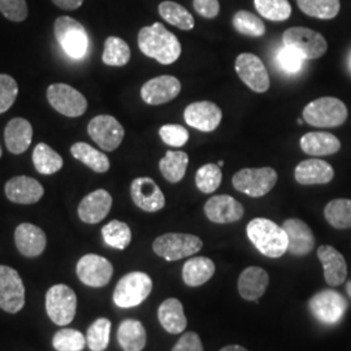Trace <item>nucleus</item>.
<instances>
[{"mask_svg": "<svg viewBox=\"0 0 351 351\" xmlns=\"http://www.w3.org/2000/svg\"><path fill=\"white\" fill-rule=\"evenodd\" d=\"M139 50L163 65L175 63L181 55V43L160 23L145 26L138 33Z\"/></svg>", "mask_w": 351, "mask_h": 351, "instance_id": "1", "label": "nucleus"}, {"mask_svg": "<svg viewBox=\"0 0 351 351\" xmlns=\"http://www.w3.org/2000/svg\"><path fill=\"white\" fill-rule=\"evenodd\" d=\"M247 237L256 250L268 258H281L288 251V237L282 226L272 220L256 217L247 226Z\"/></svg>", "mask_w": 351, "mask_h": 351, "instance_id": "2", "label": "nucleus"}, {"mask_svg": "<svg viewBox=\"0 0 351 351\" xmlns=\"http://www.w3.org/2000/svg\"><path fill=\"white\" fill-rule=\"evenodd\" d=\"M348 119L345 103L337 98L324 97L308 103L303 108V120L316 128H336Z\"/></svg>", "mask_w": 351, "mask_h": 351, "instance_id": "3", "label": "nucleus"}, {"mask_svg": "<svg viewBox=\"0 0 351 351\" xmlns=\"http://www.w3.org/2000/svg\"><path fill=\"white\" fill-rule=\"evenodd\" d=\"M53 33L64 52L72 59H82L88 49L86 29L69 16H62L55 21Z\"/></svg>", "mask_w": 351, "mask_h": 351, "instance_id": "4", "label": "nucleus"}, {"mask_svg": "<svg viewBox=\"0 0 351 351\" xmlns=\"http://www.w3.org/2000/svg\"><path fill=\"white\" fill-rule=\"evenodd\" d=\"M203 247L199 237L186 233H167L154 241L152 250L168 262L181 261L195 255Z\"/></svg>", "mask_w": 351, "mask_h": 351, "instance_id": "5", "label": "nucleus"}, {"mask_svg": "<svg viewBox=\"0 0 351 351\" xmlns=\"http://www.w3.org/2000/svg\"><path fill=\"white\" fill-rule=\"evenodd\" d=\"M152 280L147 274L130 272L123 277L113 291V302L117 307H136L150 295Z\"/></svg>", "mask_w": 351, "mask_h": 351, "instance_id": "6", "label": "nucleus"}, {"mask_svg": "<svg viewBox=\"0 0 351 351\" xmlns=\"http://www.w3.org/2000/svg\"><path fill=\"white\" fill-rule=\"evenodd\" d=\"M282 42L285 47L297 51L303 59L308 60L320 59L323 55H326L328 50L326 38L315 30L302 26H295L285 30Z\"/></svg>", "mask_w": 351, "mask_h": 351, "instance_id": "7", "label": "nucleus"}, {"mask_svg": "<svg viewBox=\"0 0 351 351\" xmlns=\"http://www.w3.org/2000/svg\"><path fill=\"white\" fill-rule=\"evenodd\" d=\"M234 189L252 198H259L275 188L277 173L274 168H243L233 176Z\"/></svg>", "mask_w": 351, "mask_h": 351, "instance_id": "8", "label": "nucleus"}, {"mask_svg": "<svg viewBox=\"0 0 351 351\" xmlns=\"http://www.w3.org/2000/svg\"><path fill=\"white\" fill-rule=\"evenodd\" d=\"M77 310L75 293L64 284L53 285L46 294V311L56 326H68Z\"/></svg>", "mask_w": 351, "mask_h": 351, "instance_id": "9", "label": "nucleus"}, {"mask_svg": "<svg viewBox=\"0 0 351 351\" xmlns=\"http://www.w3.org/2000/svg\"><path fill=\"white\" fill-rule=\"evenodd\" d=\"M311 314L323 324H337L346 314L348 302L336 290L319 291L308 302Z\"/></svg>", "mask_w": 351, "mask_h": 351, "instance_id": "10", "label": "nucleus"}, {"mask_svg": "<svg viewBox=\"0 0 351 351\" xmlns=\"http://www.w3.org/2000/svg\"><path fill=\"white\" fill-rule=\"evenodd\" d=\"M25 306V288L16 269L0 265V308L17 314Z\"/></svg>", "mask_w": 351, "mask_h": 351, "instance_id": "11", "label": "nucleus"}, {"mask_svg": "<svg viewBox=\"0 0 351 351\" xmlns=\"http://www.w3.org/2000/svg\"><path fill=\"white\" fill-rule=\"evenodd\" d=\"M51 106L66 117L82 116L88 110L86 98L75 88L65 84H53L47 88Z\"/></svg>", "mask_w": 351, "mask_h": 351, "instance_id": "12", "label": "nucleus"}, {"mask_svg": "<svg viewBox=\"0 0 351 351\" xmlns=\"http://www.w3.org/2000/svg\"><path fill=\"white\" fill-rule=\"evenodd\" d=\"M88 136L104 151H114L123 142L125 130L123 125L110 114L94 117L88 125Z\"/></svg>", "mask_w": 351, "mask_h": 351, "instance_id": "13", "label": "nucleus"}, {"mask_svg": "<svg viewBox=\"0 0 351 351\" xmlns=\"http://www.w3.org/2000/svg\"><path fill=\"white\" fill-rule=\"evenodd\" d=\"M236 72L241 81L255 93L263 94L271 86L269 75L261 58L254 53H241L236 59Z\"/></svg>", "mask_w": 351, "mask_h": 351, "instance_id": "14", "label": "nucleus"}, {"mask_svg": "<svg viewBox=\"0 0 351 351\" xmlns=\"http://www.w3.org/2000/svg\"><path fill=\"white\" fill-rule=\"evenodd\" d=\"M75 272L82 284L91 288H103L112 278L113 265L103 256L88 254L78 261Z\"/></svg>", "mask_w": 351, "mask_h": 351, "instance_id": "15", "label": "nucleus"}, {"mask_svg": "<svg viewBox=\"0 0 351 351\" xmlns=\"http://www.w3.org/2000/svg\"><path fill=\"white\" fill-rule=\"evenodd\" d=\"M130 195L134 204L146 213H158L165 206L163 191L150 177H138L132 182Z\"/></svg>", "mask_w": 351, "mask_h": 351, "instance_id": "16", "label": "nucleus"}, {"mask_svg": "<svg viewBox=\"0 0 351 351\" xmlns=\"http://www.w3.org/2000/svg\"><path fill=\"white\" fill-rule=\"evenodd\" d=\"M184 119L189 126L208 133L220 125L223 112L220 107L213 101H194L186 107Z\"/></svg>", "mask_w": 351, "mask_h": 351, "instance_id": "17", "label": "nucleus"}, {"mask_svg": "<svg viewBox=\"0 0 351 351\" xmlns=\"http://www.w3.org/2000/svg\"><path fill=\"white\" fill-rule=\"evenodd\" d=\"M181 93V82L173 75H159L151 78L141 88V97L145 103L160 106L173 101Z\"/></svg>", "mask_w": 351, "mask_h": 351, "instance_id": "18", "label": "nucleus"}, {"mask_svg": "<svg viewBox=\"0 0 351 351\" xmlns=\"http://www.w3.org/2000/svg\"><path fill=\"white\" fill-rule=\"evenodd\" d=\"M204 213L216 224L236 223L243 217V206L230 195H215L204 204Z\"/></svg>", "mask_w": 351, "mask_h": 351, "instance_id": "19", "label": "nucleus"}, {"mask_svg": "<svg viewBox=\"0 0 351 351\" xmlns=\"http://www.w3.org/2000/svg\"><path fill=\"white\" fill-rule=\"evenodd\" d=\"M112 197L108 191L99 189L86 195L78 206V216L86 224H98L111 211Z\"/></svg>", "mask_w": 351, "mask_h": 351, "instance_id": "20", "label": "nucleus"}, {"mask_svg": "<svg viewBox=\"0 0 351 351\" xmlns=\"http://www.w3.org/2000/svg\"><path fill=\"white\" fill-rule=\"evenodd\" d=\"M5 197L19 204H33L40 201L45 194V189L40 182L33 177L17 176L5 184Z\"/></svg>", "mask_w": 351, "mask_h": 351, "instance_id": "21", "label": "nucleus"}, {"mask_svg": "<svg viewBox=\"0 0 351 351\" xmlns=\"http://www.w3.org/2000/svg\"><path fill=\"white\" fill-rule=\"evenodd\" d=\"M282 229L288 237V251L291 255L303 256L314 250L315 237L311 228L300 219H289Z\"/></svg>", "mask_w": 351, "mask_h": 351, "instance_id": "22", "label": "nucleus"}, {"mask_svg": "<svg viewBox=\"0 0 351 351\" xmlns=\"http://www.w3.org/2000/svg\"><path fill=\"white\" fill-rule=\"evenodd\" d=\"M16 247L26 258H37L47 245V237L45 232L37 226L24 223L14 230Z\"/></svg>", "mask_w": 351, "mask_h": 351, "instance_id": "23", "label": "nucleus"}, {"mask_svg": "<svg viewBox=\"0 0 351 351\" xmlns=\"http://www.w3.org/2000/svg\"><path fill=\"white\" fill-rule=\"evenodd\" d=\"M317 258L323 264L326 284L330 287H339L348 276V264L343 255L333 246L323 245L317 249Z\"/></svg>", "mask_w": 351, "mask_h": 351, "instance_id": "24", "label": "nucleus"}, {"mask_svg": "<svg viewBox=\"0 0 351 351\" xmlns=\"http://www.w3.org/2000/svg\"><path fill=\"white\" fill-rule=\"evenodd\" d=\"M294 177L301 185H324L335 177V169L320 159H307L295 167Z\"/></svg>", "mask_w": 351, "mask_h": 351, "instance_id": "25", "label": "nucleus"}, {"mask_svg": "<svg viewBox=\"0 0 351 351\" xmlns=\"http://www.w3.org/2000/svg\"><path fill=\"white\" fill-rule=\"evenodd\" d=\"M269 276L261 267H247L239 278V295L246 301H258L268 288Z\"/></svg>", "mask_w": 351, "mask_h": 351, "instance_id": "26", "label": "nucleus"}, {"mask_svg": "<svg viewBox=\"0 0 351 351\" xmlns=\"http://www.w3.org/2000/svg\"><path fill=\"white\" fill-rule=\"evenodd\" d=\"M33 126L23 117L12 119L4 130L5 146L14 155L24 154L32 145Z\"/></svg>", "mask_w": 351, "mask_h": 351, "instance_id": "27", "label": "nucleus"}, {"mask_svg": "<svg viewBox=\"0 0 351 351\" xmlns=\"http://www.w3.org/2000/svg\"><path fill=\"white\" fill-rule=\"evenodd\" d=\"M158 317L164 329L171 335L182 333L188 326L184 306L176 298H168L160 304L158 310Z\"/></svg>", "mask_w": 351, "mask_h": 351, "instance_id": "28", "label": "nucleus"}, {"mask_svg": "<svg viewBox=\"0 0 351 351\" xmlns=\"http://www.w3.org/2000/svg\"><path fill=\"white\" fill-rule=\"evenodd\" d=\"M301 149L304 154L311 156H326L339 152L341 142L330 133L313 132L302 137Z\"/></svg>", "mask_w": 351, "mask_h": 351, "instance_id": "29", "label": "nucleus"}, {"mask_svg": "<svg viewBox=\"0 0 351 351\" xmlns=\"http://www.w3.org/2000/svg\"><path fill=\"white\" fill-rule=\"evenodd\" d=\"M215 263L207 256H197L189 259L186 263L184 264L182 268V278L184 282L191 287H201L210 281V278L215 275Z\"/></svg>", "mask_w": 351, "mask_h": 351, "instance_id": "30", "label": "nucleus"}, {"mask_svg": "<svg viewBox=\"0 0 351 351\" xmlns=\"http://www.w3.org/2000/svg\"><path fill=\"white\" fill-rule=\"evenodd\" d=\"M117 341L124 351L143 350L147 341L145 326L138 320L126 319L119 326Z\"/></svg>", "mask_w": 351, "mask_h": 351, "instance_id": "31", "label": "nucleus"}, {"mask_svg": "<svg viewBox=\"0 0 351 351\" xmlns=\"http://www.w3.org/2000/svg\"><path fill=\"white\" fill-rule=\"evenodd\" d=\"M189 156L184 151H167L165 156L159 162V169L164 178L171 182H180L186 173Z\"/></svg>", "mask_w": 351, "mask_h": 351, "instance_id": "32", "label": "nucleus"}, {"mask_svg": "<svg viewBox=\"0 0 351 351\" xmlns=\"http://www.w3.org/2000/svg\"><path fill=\"white\" fill-rule=\"evenodd\" d=\"M71 152L77 160L88 165L97 173H106L110 169V159L101 151L94 149L85 142H77L72 147Z\"/></svg>", "mask_w": 351, "mask_h": 351, "instance_id": "33", "label": "nucleus"}, {"mask_svg": "<svg viewBox=\"0 0 351 351\" xmlns=\"http://www.w3.org/2000/svg\"><path fill=\"white\" fill-rule=\"evenodd\" d=\"M33 163L40 175H53L63 168V158L46 143H38L33 151Z\"/></svg>", "mask_w": 351, "mask_h": 351, "instance_id": "34", "label": "nucleus"}, {"mask_svg": "<svg viewBox=\"0 0 351 351\" xmlns=\"http://www.w3.org/2000/svg\"><path fill=\"white\" fill-rule=\"evenodd\" d=\"M159 14L168 24L176 26L181 30L194 29L195 21L185 7L175 1H163L159 5Z\"/></svg>", "mask_w": 351, "mask_h": 351, "instance_id": "35", "label": "nucleus"}, {"mask_svg": "<svg viewBox=\"0 0 351 351\" xmlns=\"http://www.w3.org/2000/svg\"><path fill=\"white\" fill-rule=\"evenodd\" d=\"M101 60L110 66H124L130 60V49L128 43L121 38H107Z\"/></svg>", "mask_w": 351, "mask_h": 351, "instance_id": "36", "label": "nucleus"}, {"mask_svg": "<svg viewBox=\"0 0 351 351\" xmlns=\"http://www.w3.org/2000/svg\"><path fill=\"white\" fill-rule=\"evenodd\" d=\"M326 220L336 229L351 228V199H333L324 208Z\"/></svg>", "mask_w": 351, "mask_h": 351, "instance_id": "37", "label": "nucleus"}, {"mask_svg": "<svg viewBox=\"0 0 351 351\" xmlns=\"http://www.w3.org/2000/svg\"><path fill=\"white\" fill-rule=\"evenodd\" d=\"M302 12L310 17L330 20L339 12V0H297Z\"/></svg>", "mask_w": 351, "mask_h": 351, "instance_id": "38", "label": "nucleus"}, {"mask_svg": "<svg viewBox=\"0 0 351 351\" xmlns=\"http://www.w3.org/2000/svg\"><path fill=\"white\" fill-rule=\"evenodd\" d=\"M101 236L108 246L124 250L132 241V230L125 223L112 220L101 228Z\"/></svg>", "mask_w": 351, "mask_h": 351, "instance_id": "39", "label": "nucleus"}, {"mask_svg": "<svg viewBox=\"0 0 351 351\" xmlns=\"http://www.w3.org/2000/svg\"><path fill=\"white\" fill-rule=\"evenodd\" d=\"M111 322L106 317L95 320L88 326L86 335V343L91 351H104L110 343V333H111Z\"/></svg>", "mask_w": 351, "mask_h": 351, "instance_id": "40", "label": "nucleus"}, {"mask_svg": "<svg viewBox=\"0 0 351 351\" xmlns=\"http://www.w3.org/2000/svg\"><path fill=\"white\" fill-rule=\"evenodd\" d=\"M233 26L242 36L247 37H263L265 25L262 19L249 11H239L233 16Z\"/></svg>", "mask_w": 351, "mask_h": 351, "instance_id": "41", "label": "nucleus"}, {"mask_svg": "<svg viewBox=\"0 0 351 351\" xmlns=\"http://www.w3.org/2000/svg\"><path fill=\"white\" fill-rule=\"evenodd\" d=\"M254 3L259 14L271 21H285L291 14L288 0H254Z\"/></svg>", "mask_w": 351, "mask_h": 351, "instance_id": "42", "label": "nucleus"}, {"mask_svg": "<svg viewBox=\"0 0 351 351\" xmlns=\"http://www.w3.org/2000/svg\"><path fill=\"white\" fill-rule=\"evenodd\" d=\"M223 173L217 164H204L195 175V185L203 194H210L216 191L221 185Z\"/></svg>", "mask_w": 351, "mask_h": 351, "instance_id": "43", "label": "nucleus"}, {"mask_svg": "<svg viewBox=\"0 0 351 351\" xmlns=\"http://www.w3.org/2000/svg\"><path fill=\"white\" fill-rule=\"evenodd\" d=\"M85 345V336L75 329L58 330L52 339V346L56 351H82Z\"/></svg>", "mask_w": 351, "mask_h": 351, "instance_id": "44", "label": "nucleus"}, {"mask_svg": "<svg viewBox=\"0 0 351 351\" xmlns=\"http://www.w3.org/2000/svg\"><path fill=\"white\" fill-rule=\"evenodd\" d=\"M159 136L165 145L172 147H182L189 141L186 128L178 124H167L159 129Z\"/></svg>", "mask_w": 351, "mask_h": 351, "instance_id": "45", "label": "nucleus"}, {"mask_svg": "<svg viewBox=\"0 0 351 351\" xmlns=\"http://www.w3.org/2000/svg\"><path fill=\"white\" fill-rule=\"evenodd\" d=\"M19 94L17 82L11 75H0V113L7 112Z\"/></svg>", "mask_w": 351, "mask_h": 351, "instance_id": "46", "label": "nucleus"}, {"mask_svg": "<svg viewBox=\"0 0 351 351\" xmlns=\"http://www.w3.org/2000/svg\"><path fill=\"white\" fill-rule=\"evenodd\" d=\"M276 60L281 71H284L288 75H295L301 71L304 59L297 51L284 47L278 51Z\"/></svg>", "mask_w": 351, "mask_h": 351, "instance_id": "47", "label": "nucleus"}, {"mask_svg": "<svg viewBox=\"0 0 351 351\" xmlns=\"http://www.w3.org/2000/svg\"><path fill=\"white\" fill-rule=\"evenodd\" d=\"M0 12L13 23H21L27 17V4L25 0H0Z\"/></svg>", "mask_w": 351, "mask_h": 351, "instance_id": "48", "label": "nucleus"}, {"mask_svg": "<svg viewBox=\"0 0 351 351\" xmlns=\"http://www.w3.org/2000/svg\"><path fill=\"white\" fill-rule=\"evenodd\" d=\"M172 351H203V345L197 333L188 332L177 341Z\"/></svg>", "mask_w": 351, "mask_h": 351, "instance_id": "49", "label": "nucleus"}, {"mask_svg": "<svg viewBox=\"0 0 351 351\" xmlns=\"http://www.w3.org/2000/svg\"><path fill=\"white\" fill-rule=\"evenodd\" d=\"M194 8L204 19H215L220 12L219 0H194Z\"/></svg>", "mask_w": 351, "mask_h": 351, "instance_id": "50", "label": "nucleus"}, {"mask_svg": "<svg viewBox=\"0 0 351 351\" xmlns=\"http://www.w3.org/2000/svg\"><path fill=\"white\" fill-rule=\"evenodd\" d=\"M55 5H58L60 10L64 11H75L80 8L84 3V0H52Z\"/></svg>", "mask_w": 351, "mask_h": 351, "instance_id": "51", "label": "nucleus"}, {"mask_svg": "<svg viewBox=\"0 0 351 351\" xmlns=\"http://www.w3.org/2000/svg\"><path fill=\"white\" fill-rule=\"evenodd\" d=\"M220 351H249L247 349H245V348H242V346H239V345H229V346H226V348H223Z\"/></svg>", "mask_w": 351, "mask_h": 351, "instance_id": "52", "label": "nucleus"}, {"mask_svg": "<svg viewBox=\"0 0 351 351\" xmlns=\"http://www.w3.org/2000/svg\"><path fill=\"white\" fill-rule=\"evenodd\" d=\"M346 291H348V294H349V297L351 298V281L346 284Z\"/></svg>", "mask_w": 351, "mask_h": 351, "instance_id": "53", "label": "nucleus"}, {"mask_svg": "<svg viewBox=\"0 0 351 351\" xmlns=\"http://www.w3.org/2000/svg\"><path fill=\"white\" fill-rule=\"evenodd\" d=\"M217 165H219V167H220V168H221V167H223V165H224V162H223V160H220V162H219V163H217Z\"/></svg>", "mask_w": 351, "mask_h": 351, "instance_id": "54", "label": "nucleus"}, {"mask_svg": "<svg viewBox=\"0 0 351 351\" xmlns=\"http://www.w3.org/2000/svg\"><path fill=\"white\" fill-rule=\"evenodd\" d=\"M1 154H3V151H1V147H0V158H1Z\"/></svg>", "mask_w": 351, "mask_h": 351, "instance_id": "55", "label": "nucleus"}, {"mask_svg": "<svg viewBox=\"0 0 351 351\" xmlns=\"http://www.w3.org/2000/svg\"><path fill=\"white\" fill-rule=\"evenodd\" d=\"M350 64H351V59H350Z\"/></svg>", "mask_w": 351, "mask_h": 351, "instance_id": "56", "label": "nucleus"}]
</instances>
